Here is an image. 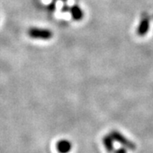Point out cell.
I'll use <instances>...</instances> for the list:
<instances>
[{
	"instance_id": "cell-5",
	"label": "cell",
	"mask_w": 153,
	"mask_h": 153,
	"mask_svg": "<svg viewBox=\"0 0 153 153\" xmlns=\"http://www.w3.org/2000/svg\"><path fill=\"white\" fill-rule=\"evenodd\" d=\"M115 153H127V148L121 147L115 151Z\"/></svg>"
},
{
	"instance_id": "cell-2",
	"label": "cell",
	"mask_w": 153,
	"mask_h": 153,
	"mask_svg": "<svg viewBox=\"0 0 153 153\" xmlns=\"http://www.w3.org/2000/svg\"><path fill=\"white\" fill-rule=\"evenodd\" d=\"M110 135L114 140V141L119 142L123 147L129 149L131 151H134L136 149V145L134 142L130 141L128 139H127L125 136H123L119 132L113 130V131H111L110 133Z\"/></svg>"
},
{
	"instance_id": "cell-4",
	"label": "cell",
	"mask_w": 153,
	"mask_h": 153,
	"mask_svg": "<svg viewBox=\"0 0 153 153\" xmlns=\"http://www.w3.org/2000/svg\"><path fill=\"white\" fill-rule=\"evenodd\" d=\"M102 142H103V145H104L105 148L106 149L107 152H113V150H114V140L111 138L110 134L103 137Z\"/></svg>"
},
{
	"instance_id": "cell-1",
	"label": "cell",
	"mask_w": 153,
	"mask_h": 153,
	"mask_svg": "<svg viewBox=\"0 0 153 153\" xmlns=\"http://www.w3.org/2000/svg\"><path fill=\"white\" fill-rule=\"evenodd\" d=\"M28 35L33 39L48 40L52 38V32L49 29L40 27H32L28 30Z\"/></svg>"
},
{
	"instance_id": "cell-3",
	"label": "cell",
	"mask_w": 153,
	"mask_h": 153,
	"mask_svg": "<svg viewBox=\"0 0 153 153\" xmlns=\"http://www.w3.org/2000/svg\"><path fill=\"white\" fill-rule=\"evenodd\" d=\"M56 149L59 153H68L71 150V144L66 140H61L56 144Z\"/></svg>"
}]
</instances>
